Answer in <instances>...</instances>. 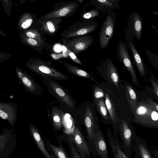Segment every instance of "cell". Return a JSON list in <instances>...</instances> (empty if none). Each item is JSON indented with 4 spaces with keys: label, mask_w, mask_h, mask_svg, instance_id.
I'll use <instances>...</instances> for the list:
<instances>
[{
    "label": "cell",
    "mask_w": 158,
    "mask_h": 158,
    "mask_svg": "<svg viewBox=\"0 0 158 158\" xmlns=\"http://www.w3.org/2000/svg\"><path fill=\"white\" fill-rule=\"evenodd\" d=\"M77 1L80 4H83L84 2L83 0H78Z\"/></svg>",
    "instance_id": "ab89813d"
},
{
    "label": "cell",
    "mask_w": 158,
    "mask_h": 158,
    "mask_svg": "<svg viewBox=\"0 0 158 158\" xmlns=\"http://www.w3.org/2000/svg\"><path fill=\"white\" fill-rule=\"evenodd\" d=\"M116 15L113 11H108L100 32L99 44L101 50L106 48L113 37Z\"/></svg>",
    "instance_id": "277c9868"
},
{
    "label": "cell",
    "mask_w": 158,
    "mask_h": 158,
    "mask_svg": "<svg viewBox=\"0 0 158 158\" xmlns=\"http://www.w3.org/2000/svg\"><path fill=\"white\" fill-rule=\"evenodd\" d=\"M152 27L158 36V30L153 25H152ZM145 51L147 57L152 64L158 71V55L155 54L147 49H146Z\"/></svg>",
    "instance_id": "cb8c5ba5"
},
{
    "label": "cell",
    "mask_w": 158,
    "mask_h": 158,
    "mask_svg": "<svg viewBox=\"0 0 158 158\" xmlns=\"http://www.w3.org/2000/svg\"><path fill=\"white\" fill-rule=\"evenodd\" d=\"M32 22V20L29 19L27 20L23 23L22 24V27L24 29L28 28L31 25Z\"/></svg>",
    "instance_id": "836d02e7"
},
{
    "label": "cell",
    "mask_w": 158,
    "mask_h": 158,
    "mask_svg": "<svg viewBox=\"0 0 158 158\" xmlns=\"http://www.w3.org/2000/svg\"><path fill=\"white\" fill-rule=\"evenodd\" d=\"M64 113L62 111L57 108H52L51 110L50 118L54 127L60 129L64 125Z\"/></svg>",
    "instance_id": "ffe728a7"
},
{
    "label": "cell",
    "mask_w": 158,
    "mask_h": 158,
    "mask_svg": "<svg viewBox=\"0 0 158 158\" xmlns=\"http://www.w3.org/2000/svg\"><path fill=\"white\" fill-rule=\"evenodd\" d=\"M91 154L95 157L109 158L108 150L106 140L99 125L97 124Z\"/></svg>",
    "instance_id": "8992f818"
},
{
    "label": "cell",
    "mask_w": 158,
    "mask_h": 158,
    "mask_svg": "<svg viewBox=\"0 0 158 158\" xmlns=\"http://www.w3.org/2000/svg\"><path fill=\"white\" fill-rule=\"evenodd\" d=\"M146 103L158 112V104L150 98L146 99Z\"/></svg>",
    "instance_id": "1f68e13d"
},
{
    "label": "cell",
    "mask_w": 158,
    "mask_h": 158,
    "mask_svg": "<svg viewBox=\"0 0 158 158\" xmlns=\"http://www.w3.org/2000/svg\"><path fill=\"white\" fill-rule=\"evenodd\" d=\"M126 92L128 103L134 114L139 102L136 94L132 86L129 85H126Z\"/></svg>",
    "instance_id": "44dd1931"
},
{
    "label": "cell",
    "mask_w": 158,
    "mask_h": 158,
    "mask_svg": "<svg viewBox=\"0 0 158 158\" xmlns=\"http://www.w3.org/2000/svg\"><path fill=\"white\" fill-rule=\"evenodd\" d=\"M133 114L134 123L147 128H158V112L143 99L138 102Z\"/></svg>",
    "instance_id": "6da1fadb"
},
{
    "label": "cell",
    "mask_w": 158,
    "mask_h": 158,
    "mask_svg": "<svg viewBox=\"0 0 158 158\" xmlns=\"http://www.w3.org/2000/svg\"><path fill=\"white\" fill-rule=\"evenodd\" d=\"M16 74L18 78L27 91L34 94L40 95L42 89L40 85L27 73L17 70Z\"/></svg>",
    "instance_id": "8fae6325"
},
{
    "label": "cell",
    "mask_w": 158,
    "mask_h": 158,
    "mask_svg": "<svg viewBox=\"0 0 158 158\" xmlns=\"http://www.w3.org/2000/svg\"><path fill=\"white\" fill-rule=\"evenodd\" d=\"M150 150L156 158H158V150L156 148L152 146L150 148Z\"/></svg>",
    "instance_id": "d590c367"
},
{
    "label": "cell",
    "mask_w": 158,
    "mask_h": 158,
    "mask_svg": "<svg viewBox=\"0 0 158 158\" xmlns=\"http://www.w3.org/2000/svg\"><path fill=\"white\" fill-rule=\"evenodd\" d=\"M118 134L123 150L129 158H131L137 135L135 131L126 121L122 120L119 124Z\"/></svg>",
    "instance_id": "7a4b0ae2"
},
{
    "label": "cell",
    "mask_w": 158,
    "mask_h": 158,
    "mask_svg": "<svg viewBox=\"0 0 158 158\" xmlns=\"http://www.w3.org/2000/svg\"><path fill=\"white\" fill-rule=\"evenodd\" d=\"M48 145L56 158H69L67 154L62 147H57L50 143Z\"/></svg>",
    "instance_id": "d4e9b609"
},
{
    "label": "cell",
    "mask_w": 158,
    "mask_h": 158,
    "mask_svg": "<svg viewBox=\"0 0 158 158\" xmlns=\"http://www.w3.org/2000/svg\"><path fill=\"white\" fill-rule=\"evenodd\" d=\"M27 35L30 38H34L35 37V35L31 32H28L27 33Z\"/></svg>",
    "instance_id": "74e56055"
},
{
    "label": "cell",
    "mask_w": 158,
    "mask_h": 158,
    "mask_svg": "<svg viewBox=\"0 0 158 158\" xmlns=\"http://www.w3.org/2000/svg\"><path fill=\"white\" fill-rule=\"evenodd\" d=\"M108 142L114 158H129L123 152L118 137H114L109 129L107 131Z\"/></svg>",
    "instance_id": "2e32d148"
},
{
    "label": "cell",
    "mask_w": 158,
    "mask_h": 158,
    "mask_svg": "<svg viewBox=\"0 0 158 158\" xmlns=\"http://www.w3.org/2000/svg\"><path fill=\"white\" fill-rule=\"evenodd\" d=\"M92 35H84L74 37L67 42V47L77 56L79 53L86 50L94 43Z\"/></svg>",
    "instance_id": "30bf717a"
},
{
    "label": "cell",
    "mask_w": 158,
    "mask_h": 158,
    "mask_svg": "<svg viewBox=\"0 0 158 158\" xmlns=\"http://www.w3.org/2000/svg\"><path fill=\"white\" fill-rule=\"evenodd\" d=\"M47 25L48 27V29L49 31L52 33L54 32L55 31V27L53 24L50 21H48L47 23Z\"/></svg>",
    "instance_id": "e575fe53"
},
{
    "label": "cell",
    "mask_w": 158,
    "mask_h": 158,
    "mask_svg": "<svg viewBox=\"0 0 158 158\" xmlns=\"http://www.w3.org/2000/svg\"><path fill=\"white\" fill-rule=\"evenodd\" d=\"M150 13L158 16V11H153L149 12Z\"/></svg>",
    "instance_id": "f35d334b"
},
{
    "label": "cell",
    "mask_w": 158,
    "mask_h": 158,
    "mask_svg": "<svg viewBox=\"0 0 158 158\" xmlns=\"http://www.w3.org/2000/svg\"><path fill=\"white\" fill-rule=\"evenodd\" d=\"M27 41L29 44L34 46L36 45L37 43L36 40L31 38L28 39Z\"/></svg>",
    "instance_id": "8d00e7d4"
},
{
    "label": "cell",
    "mask_w": 158,
    "mask_h": 158,
    "mask_svg": "<svg viewBox=\"0 0 158 158\" xmlns=\"http://www.w3.org/2000/svg\"><path fill=\"white\" fill-rule=\"evenodd\" d=\"M90 3L98 11L106 13L108 11H113L119 7L118 0H90Z\"/></svg>",
    "instance_id": "e0dca14e"
},
{
    "label": "cell",
    "mask_w": 158,
    "mask_h": 158,
    "mask_svg": "<svg viewBox=\"0 0 158 158\" xmlns=\"http://www.w3.org/2000/svg\"><path fill=\"white\" fill-rule=\"evenodd\" d=\"M65 65L69 72L72 74L80 77L91 79L97 82L90 74L81 68L69 64H66Z\"/></svg>",
    "instance_id": "7402d4cb"
},
{
    "label": "cell",
    "mask_w": 158,
    "mask_h": 158,
    "mask_svg": "<svg viewBox=\"0 0 158 158\" xmlns=\"http://www.w3.org/2000/svg\"><path fill=\"white\" fill-rule=\"evenodd\" d=\"M98 111L101 115L105 120H108L106 107L103 100L102 99H98L96 102Z\"/></svg>",
    "instance_id": "484cf974"
},
{
    "label": "cell",
    "mask_w": 158,
    "mask_h": 158,
    "mask_svg": "<svg viewBox=\"0 0 158 158\" xmlns=\"http://www.w3.org/2000/svg\"><path fill=\"white\" fill-rule=\"evenodd\" d=\"M29 129L32 137L42 153L47 158H54L46 150L44 143L36 128L33 125L30 124Z\"/></svg>",
    "instance_id": "d6986e66"
},
{
    "label": "cell",
    "mask_w": 158,
    "mask_h": 158,
    "mask_svg": "<svg viewBox=\"0 0 158 158\" xmlns=\"http://www.w3.org/2000/svg\"><path fill=\"white\" fill-rule=\"evenodd\" d=\"M69 139L73 142L81 158L90 156V150L86 138L80 129L75 126L69 134Z\"/></svg>",
    "instance_id": "52a82bcc"
},
{
    "label": "cell",
    "mask_w": 158,
    "mask_h": 158,
    "mask_svg": "<svg viewBox=\"0 0 158 158\" xmlns=\"http://www.w3.org/2000/svg\"><path fill=\"white\" fill-rule=\"evenodd\" d=\"M85 158H91V156H90L87 157H86Z\"/></svg>",
    "instance_id": "b9f144b4"
},
{
    "label": "cell",
    "mask_w": 158,
    "mask_h": 158,
    "mask_svg": "<svg viewBox=\"0 0 158 158\" xmlns=\"http://www.w3.org/2000/svg\"><path fill=\"white\" fill-rule=\"evenodd\" d=\"M157 79L153 75H152L150 78V81L152 85L154 94L158 98V83Z\"/></svg>",
    "instance_id": "f1b7e54d"
},
{
    "label": "cell",
    "mask_w": 158,
    "mask_h": 158,
    "mask_svg": "<svg viewBox=\"0 0 158 158\" xmlns=\"http://www.w3.org/2000/svg\"><path fill=\"white\" fill-rule=\"evenodd\" d=\"M143 26L141 15L137 12L133 11L129 15L125 35L129 36L131 40L135 37L139 40L142 37Z\"/></svg>",
    "instance_id": "ba28073f"
},
{
    "label": "cell",
    "mask_w": 158,
    "mask_h": 158,
    "mask_svg": "<svg viewBox=\"0 0 158 158\" xmlns=\"http://www.w3.org/2000/svg\"><path fill=\"white\" fill-rule=\"evenodd\" d=\"M69 55L71 59H72L74 62L80 64L85 66H87L85 65L82 64L80 60L71 51H69Z\"/></svg>",
    "instance_id": "d6a6232c"
},
{
    "label": "cell",
    "mask_w": 158,
    "mask_h": 158,
    "mask_svg": "<svg viewBox=\"0 0 158 158\" xmlns=\"http://www.w3.org/2000/svg\"><path fill=\"white\" fill-rule=\"evenodd\" d=\"M105 104L110 118L114 123H116L117 118L115 106L112 100L107 93H106Z\"/></svg>",
    "instance_id": "603a6c76"
},
{
    "label": "cell",
    "mask_w": 158,
    "mask_h": 158,
    "mask_svg": "<svg viewBox=\"0 0 158 158\" xmlns=\"http://www.w3.org/2000/svg\"><path fill=\"white\" fill-rule=\"evenodd\" d=\"M84 123L86 129V138L91 151L97 124L94 123L93 114L89 107L86 108L84 116Z\"/></svg>",
    "instance_id": "7c38bea8"
},
{
    "label": "cell",
    "mask_w": 158,
    "mask_h": 158,
    "mask_svg": "<svg viewBox=\"0 0 158 158\" xmlns=\"http://www.w3.org/2000/svg\"><path fill=\"white\" fill-rule=\"evenodd\" d=\"M117 56L119 61L130 73L132 80L134 84L139 87L138 80L126 43L121 40H119L117 44Z\"/></svg>",
    "instance_id": "5b68a950"
},
{
    "label": "cell",
    "mask_w": 158,
    "mask_h": 158,
    "mask_svg": "<svg viewBox=\"0 0 158 158\" xmlns=\"http://www.w3.org/2000/svg\"><path fill=\"white\" fill-rule=\"evenodd\" d=\"M9 135L8 134L0 135V151H2L4 148L6 143L8 139Z\"/></svg>",
    "instance_id": "4dcf8cb0"
},
{
    "label": "cell",
    "mask_w": 158,
    "mask_h": 158,
    "mask_svg": "<svg viewBox=\"0 0 158 158\" xmlns=\"http://www.w3.org/2000/svg\"><path fill=\"white\" fill-rule=\"evenodd\" d=\"M59 48L60 49V47L58 45H57L55 47V49L57 51H59V50L58 49Z\"/></svg>",
    "instance_id": "60d3db41"
},
{
    "label": "cell",
    "mask_w": 158,
    "mask_h": 158,
    "mask_svg": "<svg viewBox=\"0 0 158 158\" xmlns=\"http://www.w3.org/2000/svg\"><path fill=\"white\" fill-rule=\"evenodd\" d=\"M69 143L71 155V158H81L73 143L69 139Z\"/></svg>",
    "instance_id": "83f0119b"
},
{
    "label": "cell",
    "mask_w": 158,
    "mask_h": 158,
    "mask_svg": "<svg viewBox=\"0 0 158 158\" xmlns=\"http://www.w3.org/2000/svg\"><path fill=\"white\" fill-rule=\"evenodd\" d=\"M93 93L94 98L96 100L105 97L106 94L103 90L99 87H95Z\"/></svg>",
    "instance_id": "4316f807"
},
{
    "label": "cell",
    "mask_w": 158,
    "mask_h": 158,
    "mask_svg": "<svg viewBox=\"0 0 158 158\" xmlns=\"http://www.w3.org/2000/svg\"><path fill=\"white\" fill-rule=\"evenodd\" d=\"M125 36L128 43L129 50L132 54L134 62L140 75L142 77H144L146 75V69L142 58L132 42L131 39L127 35H125Z\"/></svg>",
    "instance_id": "5bb4252c"
},
{
    "label": "cell",
    "mask_w": 158,
    "mask_h": 158,
    "mask_svg": "<svg viewBox=\"0 0 158 158\" xmlns=\"http://www.w3.org/2000/svg\"><path fill=\"white\" fill-rule=\"evenodd\" d=\"M17 114L16 105L11 103H0V116L7 120L12 126L15 123Z\"/></svg>",
    "instance_id": "4fadbf2b"
},
{
    "label": "cell",
    "mask_w": 158,
    "mask_h": 158,
    "mask_svg": "<svg viewBox=\"0 0 158 158\" xmlns=\"http://www.w3.org/2000/svg\"><path fill=\"white\" fill-rule=\"evenodd\" d=\"M43 81L48 90L60 103L70 108L74 107L73 102L66 91L55 80L43 78Z\"/></svg>",
    "instance_id": "3957f363"
},
{
    "label": "cell",
    "mask_w": 158,
    "mask_h": 158,
    "mask_svg": "<svg viewBox=\"0 0 158 158\" xmlns=\"http://www.w3.org/2000/svg\"><path fill=\"white\" fill-rule=\"evenodd\" d=\"M106 68L107 77L110 81L118 88L119 82V77L117 70L110 58L106 59L103 63Z\"/></svg>",
    "instance_id": "ac0fdd59"
},
{
    "label": "cell",
    "mask_w": 158,
    "mask_h": 158,
    "mask_svg": "<svg viewBox=\"0 0 158 158\" xmlns=\"http://www.w3.org/2000/svg\"><path fill=\"white\" fill-rule=\"evenodd\" d=\"M133 151L135 153V158H153L145 140L137 135Z\"/></svg>",
    "instance_id": "9a60e30c"
},
{
    "label": "cell",
    "mask_w": 158,
    "mask_h": 158,
    "mask_svg": "<svg viewBox=\"0 0 158 158\" xmlns=\"http://www.w3.org/2000/svg\"><path fill=\"white\" fill-rule=\"evenodd\" d=\"M98 25L97 22L87 19L77 22L70 27L67 36L75 37L88 35L96 30Z\"/></svg>",
    "instance_id": "9c48e42d"
},
{
    "label": "cell",
    "mask_w": 158,
    "mask_h": 158,
    "mask_svg": "<svg viewBox=\"0 0 158 158\" xmlns=\"http://www.w3.org/2000/svg\"><path fill=\"white\" fill-rule=\"evenodd\" d=\"M157 82L158 83V80H157Z\"/></svg>",
    "instance_id": "7bdbcfd3"
},
{
    "label": "cell",
    "mask_w": 158,
    "mask_h": 158,
    "mask_svg": "<svg viewBox=\"0 0 158 158\" xmlns=\"http://www.w3.org/2000/svg\"><path fill=\"white\" fill-rule=\"evenodd\" d=\"M99 11L96 10H93L84 13L82 15V18L88 19L95 17L99 15Z\"/></svg>",
    "instance_id": "f546056e"
}]
</instances>
